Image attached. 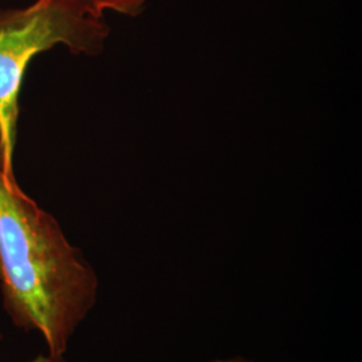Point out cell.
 I'll list each match as a JSON object with an SVG mask.
<instances>
[{
	"mask_svg": "<svg viewBox=\"0 0 362 362\" xmlns=\"http://www.w3.org/2000/svg\"><path fill=\"white\" fill-rule=\"evenodd\" d=\"M110 27L79 0H35L23 8H0V168L16 180L19 94L27 67L58 45L71 54L104 52Z\"/></svg>",
	"mask_w": 362,
	"mask_h": 362,
	"instance_id": "2",
	"label": "cell"
},
{
	"mask_svg": "<svg viewBox=\"0 0 362 362\" xmlns=\"http://www.w3.org/2000/svg\"><path fill=\"white\" fill-rule=\"evenodd\" d=\"M93 13L103 15L106 11L136 18L143 13L149 0H79Z\"/></svg>",
	"mask_w": 362,
	"mask_h": 362,
	"instance_id": "3",
	"label": "cell"
},
{
	"mask_svg": "<svg viewBox=\"0 0 362 362\" xmlns=\"http://www.w3.org/2000/svg\"><path fill=\"white\" fill-rule=\"evenodd\" d=\"M208 362H254L252 360H247L243 357H233V358H218V360H212V361Z\"/></svg>",
	"mask_w": 362,
	"mask_h": 362,
	"instance_id": "4",
	"label": "cell"
},
{
	"mask_svg": "<svg viewBox=\"0 0 362 362\" xmlns=\"http://www.w3.org/2000/svg\"><path fill=\"white\" fill-rule=\"evenodd\" d=\"M0 290L13 324L43 337L61 361L95 305L98 278L59 223L0 168Z\"/></svg>",
	"mask_w": 362,
	"mask_h": 362,
	"instance_id": "1",
	"label": "cell"
}]
</instances>
